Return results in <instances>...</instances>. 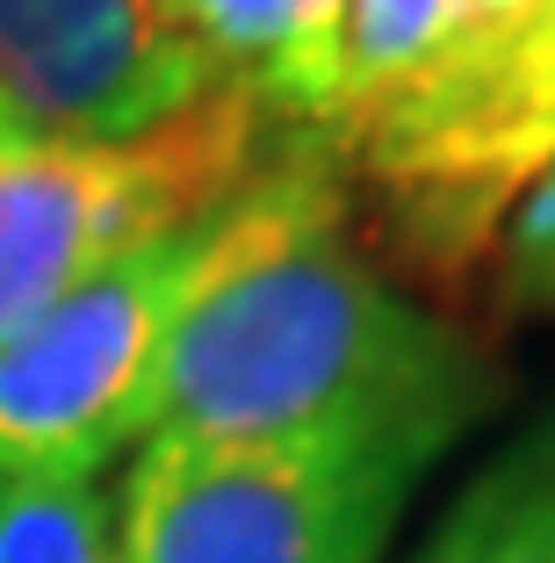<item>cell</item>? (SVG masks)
Instances as JSON below:
<instances>
[{"label":"cell","instance_id":"1","mask_svg":"<svg viewBox=\"0 0 555 563\" xmlns=\"http://www.w3.org/2000/svg\"><path fill=\"white\" fill-rule=\"evenodd\" d=\"M245 202L238 253L159 354L145 433L404 448L441 463L484 427L506 368L354 246L340 152L281 137Z\"/></svg>","mask_w":555,"mask_h":563},{"label":"cell","instance_id":"2","mask_svg":"<svg viewBox=\"0 0 555 563\" xmlns=\"http://www.w3.org/2000/svg\"><path fill=\"white\" fill-rule=\"evenodd\" d=\"M289 131L238 87H217L137 137L0 145V340L66 303L101 267L231 202Z\"/></svg>","mask_w":555,"mask_h":563},{"label":"cell","instance_id":"3","mask_svg":"<svg viewBox=\"0 0 555 563\" xmlns=\"http://www.w3.org/2000/svg\"><path fill=\"white\" fill-rule=\"evenodd\" d=\"M555 166V0H520L469 58L390 101L346 145V181L419 275H469Z\"/></svg>","mask_w":555,"mask_h":563},{"label":"cell","instance_id":"4","mask_svg":"<svg viewBox=\"0 0 555 563\" xmlns=\"http://www.w3.org/2000/svg\"><path fill=\"white\" fill-rule=\"evenodd\" d=\"M245 188L0 340V477H101L123 448L145 441L159 354L238 253L253 217Z\"/></svg>","mask_w":555,"mask_h":563},{"label":"cell","instance_id":"5","mask_svg":"<svg viewBox=\"0 0 555 563\" xmlns=\"http://www.w3.org/2000/svg\"><path fill=\"white\" fill-rule=\"evenodd\" d=\"M425 470L404 448L145 433L115 492L123 563H382Z\"/></svg>","mask_w":555,"mask_h":563},{"label":"cell","instance_id":"6","mask_svg":"<svg viewBox=\"0 0 555 563\" xmlns=\"http://www.w3.org/2000/svg\"><path fill=\"white\" fill-rule=\"evenodd\" d=\"M0 95L44 137H137L217 80L159 0H0Z\"/></svg>","mask_w":555,"mask_h":563},{"label":"cell","instance_id":"7","mask_svg":"<svg viewBox=\"0 0 555 563\" xmlns=\"http://www.w3.org/2000/svg\"><path fill=\"white\" fill-rule=\"evenodd\" d=\"M512 8L520 0H346L332 51H325V73H318L311 117H303L296 137H311V145L346 159V145L390 101H404L411 87L447 73L455 58H469Z\"/></svg>","mask_w":555,"mask_h":563},{"label":"cell","instance_id":"8","mask_svg":"<svg viewBox=\"0 0 555 563\" xmlns=\"http://www.w3.org/2000/svg\"><path fill=\"white\" fill-rule=\"evenodd\" d=\"M346 0H174L180 44L210 66L217 87H238L267 109L275 131H303Z\"/></svg>","mask_w":555,"mask_h":563},{"label":"cell","instance_id":"9","mask_svg":"<svg viewBox=\"0 0 555 563\" xmlns=\"http://www.w3.org/2000/svg\"><path fill=\"white\" fill-rule=\"evenodd\" d=\"M411 563H555V405L462 484Z\"/></svg>","mask_w":555,"mask_h":563},{"label":"cell","instance_id":"10","mask_svg":"<svg viewBox=\"0 0 555 563\" xmlns=\"http://www.w3.org/2000/svg\"><path fill=\"white\" fill-rule=\"evenodd\" d=\"M0 563H123L101 477H0Z\"/></svg>","mask_w":555,"mask_h":563},{"label":"cell","instance_id":"11","mask_svg":"<svg viewBox=\"0 0 555 563\" xmlns=\"http://www.w3.org/2000/svg\"><path fill=\"white\" fill-rule=\"evenodd\" d=\"M490 289L506 318H555V166L490 239Z\"/></svg>","mask_w":555,"mask_h":563},{"label":"cell","instance_id":"12","mask_svg":"<svg viewBox=\"0 0 555 563\" xmlns=\"http://www.w3.org/2000/svg\"><path fill=\"white\" fill-rule=\"evenodd\" d=\"M15 137H30V123H22V117H15V101L0 95V145H15Z\"/></svg>","mask_w":555,"mask_h":563}]
</instances>
